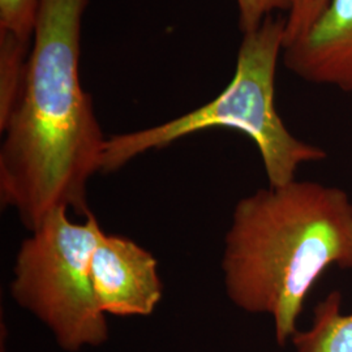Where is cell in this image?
I'll use <instances>...</instances> for the list:
<instances>
[{
	"label": "cell",
	"mask_w": 352,
	"mask_h": 352,
	"mask_svg": "<svg viewBox=\"0 0 352 352\" xmlns=\"http://www.w3.org/2000/svg\"><path fill=\"white\" fill-rule=\"evenodd\" d=\"M89 0H41L21 98L1 129L0 200L33 231L49 214L87 215L106 140L80 80Z\"/></svg>",
	"instance_id": "obj_1"
},
{
	"label": "cell",
	"mask_w": 352,
	"mask_h": 352,
	"mask_svg": "<svg viewBox=\"0 0 352 352\" xmlns=\"http://www.w3.org/2000/svg\"><path fill=\"white\" fill-rule=\"evenodd\" d=\"M227 296L252 315L273 318L285 346L304 302L330 267L352 269V200L309 180L258 189L235 205L225 236Z\"/></svg>",
	"instance_id": "obj_2"
},
{
	"label": "cell",
	"mask_w": 352,
	"mask_h": 352,
	"mask_svg": "<svg viewBox=\"0 0 352 352\" xmlns=\"http://www.w3.org/2000/svg\"><path fill=\"white\" fill-rule=\"evenodd\" d=\"M285 28V17L270 16L244 34L235 74L213 101L162 124L106 140L101 173H113L141 154L212 128L239 131L256 144L270 187L295 180L302 164L325 160L324 149L289 132L276 107V72Z\"/></svg>",
	"instance_id": "obj_3"
},
{
	"label": "cell",
	"mask_w": 352,
	"mask_h": 352,
	"mask_svg": "<svg viewBox=\"0 0 352 352\" xmlns=\"http://www.w3.org/2000/svg\"><path fill=\"white\" fill-rule=\"evenodd\" d=\"M68 212L49 214L21 243L11 295L50 330L60 349L77 352L109 338L90 276L91 256L104 231L91 212L80 223Z\"/></svg>",
	"instance_id": "obj_4"
},
{
	"label": "cell",
	"mask_w": 352,
	"mask_h": 352,
	"mask_svg": "<svg viewBox=\"0 0 352 352\" xmlns=\"http://www.w3.org/2000/svg\"><path fill=\"white\" fill-rule=\"evenodd\" d=\"M90 276L104 315L151 316L164 296L154 256L120 235L102 234L91 256Z\"/></svg>",
	"instance_id": "obj_5"
},
{
	"label": "cell",
	"mask_w": 352,
	"mask_h": 352,
	"mask_svg": "<svg viewBox=\"0 0 352 352\" xmlns=\"http://www.w3.org/2000/svg\"><path fill=\"white\" fill-rule=\"evenodd\" d=\"M283 62L307 82L352 91V0H330L302 37L283 49Z\"/></svg>",
	"instance_id": "obj_6"
},
{
	"label": "cell",
	"mask_w": 352,
	"mask_h": 352,
	"mask_svg": "<svg viewBox=\"0 0 352 352\" xmlns=\"http://www.w3.org/2000/svg\"><path fill=\"white\" fill-rule=\"evenodd\" d=\"M296 352H352V314L343 311V296L331 291L316 304L311 327L291 338Z\"/></svg>",
	"instance_id": "obj_7"
},
{
	"label": "cell",
	"mask_w": 352,
	"mask_h": 352,
	"mask_svg": "<svg viewBox=\"0 0 352 352\" xmlns=\"http://www.w3.org/2000/svg\"><path fill=\"white\" fill-rule=\"evenodd\" d=\"M33 42L0 33V131L16 110L25 85Z\"/></svg>",
	"instance_id": "obj_8"
},
{
	"label": "cell",
	"mask_w": 352,
	"mask_h": 352,
	"mask_svg": "<svg viewBox=\"0 0 352 352\" xmlns=\"http://www.w3.org/2000/svg\"><path fill=\"white\" fill-rule=\"evenodd\" d=\"M41 0H0V33L33 42Z\"/></svg>",
	"instance_id": "obj_9"
},
{
	"label": "cell",
	"mask_w": 352,
	"mask_h": 352,
	"mask_svg": "<svg viewBox=\"0 0 352 352\" xmlns=\"http://www.w3.org/2000/svg\"><path fill=\"white\" fill-rule=\"evenodd\" d=\"M330 0H289V11L285 28V45L295 42L312 26L318 16L325 11Z\"/></svg>",
	"instance_id": "obj_10"
},
{
	"label": "cell",
	"mask_w": 352,
	"mask_h": 352,
	"mask_svg": "<svg viewBox=\"0 0 352 352\" xmlns=\"http://www.w3.org/2000/svg\"><path fill=\"white\" fill-rule=\"evenodd\" d=\"M239 25L245 34L257 29L276 11H289V0H236Z\"/></svg>",
	"instance_id": "obj_11"
}]
</instances>
